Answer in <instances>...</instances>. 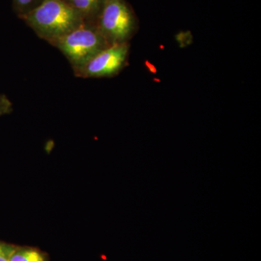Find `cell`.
<instances>
[{
  "mask_svg": "<svg viewBox=\"0 0 261 261\" xmlns=\"http://www.w3.org/2000/svg\"><path fill=\"white\" fill-rule=\"evenodd\" d=\"M20 18L38 37L50 44L85 23L80 13L65 0H43Z\"/></svg>",
  "mask_w": 261,
  "mask_h": 261,
  "instance_id": "1",
  "label": "cell"
},
{
  "mask_svg": "<svg viewBox=\"0 0 261 261\" xmlns=\"http://www.w3.org/2000/svg\"><path fill=\"white\" fill-rule=\"evenodd\" d=\"M51 45L58 48L64 55L75 70L85 65L110 44L94 24L84 23L57 39Z\"/></svg>",
  "mask_w": 261,
  "mask_h": 261,
  "instance_id": "2",
  "label": "cell"
},
{
  "mask_svg": "<svg viewBox=\"0 0 261 261\" xmlns=\"http://www.w3.org/2000/svg\"><path fill=\"white\" fill-rule=\"evenodd\" d=\"M137 25L135 13L126 0H104L94 23L110 45L129 43Z\"/></svg>",
  "mask_w": 261,
  "mask_h": 261,
  "instance_id": "3",
  "label": "cell"
},
{
  "mask_svg": "<svg viewBox=\"0 0 261 261\" xmlns=\"http://www.w3.org/2000/svg\"><path fill=\"white\" fill-rule=\"evenodd\" d=\"M129 48V43L108 46L83 66L73 70L75 76L108 78L118 75L127 64Z\"/></svg>",
  "mask_w": 261,
  "mask_h": 261,
  "instance_id": "4",
  "label": "cell"
},
{
  "mask_svg": "<svg viewBox=\"0 0 261 261\" xmlns=\"http://www.w3.org/2000/svg\"><path fill=\"white\" fill-rule=\"evenodd\" d=\"M80 13L85 23L94 24L104 0H65Z\"/></svg>",
  "mask_w": 261,
  "mask_h": 261,
  "instance_id": "5",
  "label": "cell"
},
{
  "mask_svg": "<svg viewBox=\"0 0 261 261\" xmlns=\"http://www.w3.org/2000/svg\"><path fill=\"white\" fill-rule=\"evenodd\" d=\"M10 261H45V257L37 249L17 247Z\"/></svg>",
  "mask_w": 261,
  "mask_h": 261,
  "instance_id": "6",
  "label": "cell"
},
{
  "mask_svg": "<svg viewBox=\"0 0 261 261\" xmlns=\"http://www.w3.org/2000/svg\"><path fill=\"white\" fill-rule=\"evenodd\" d=\"M43 0H13V10L19 18L41 4Z\"/></svg>",
  "mask_w": 261,
  "mask_h": 261,
  "instance_id": "7",
  "label": "cell"
},
{
  "mask_svg": "<svg viewBox=\"0 0 261 261\" xmlns=\"http://www.w3.org/2000/svg\"><path fill=\"white\" fill-rule=\"evenodd\" d=\"M13 104L5 94H0V117L13 112Z\"/></svg>",
  "mask_w": 261,
  "mask_h": 261,
  "instance_id": "8",
  "label": "cell"
},
{
  "mask_svg": "<svg viewBox=\"0 0 261 261\" xmlns=\"http://www.w3.org/2000/svg\"><path fill=\"white\" fill-rule=\"evenodd\" d=\"M16 248L13 245L0 243V261H10Z\"/></svg>",
  "mask_w": 261,
  "mask_h": 261,
  "instance_id": "9",
  "label": "cell"
}]
</instances>
